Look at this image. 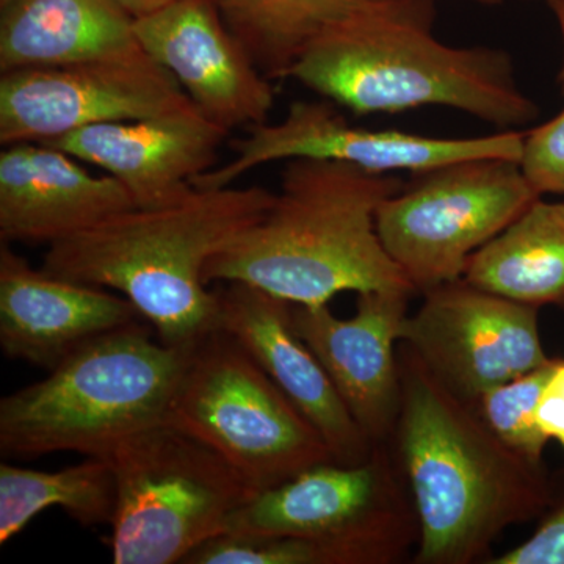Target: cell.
I'll return each mask as SVG.
<instances>
[{
	"instance_id": "2",
	"label": "cell",
	"mask_w": 564,
	"mask_h": 564,
	"mask_svg": "<svg viewBox=\"0 0 564 564\" xmlns=\"http://www.w3.org/2000/svg\"><path fill=\"white\" fill-rule=\"evenodd\" d=\"M403 184L347 163L289 161L269 209L207 262L203 280L245 282L303 306L343 292L417 295L377 229L378 207Z\"/></svg>"
},
{
	"instance_id": "15",
	"label": "cell",
	"mask_w": 564,
	"mask_h": 564,
	"mask_svg": "<svg viewBox=\"0 0 564 564\" xmlns=\"http://www.w3.org/2000/svg\"><path fill=\"white\" fill-rule=\"evenodd\" d=\"M229 132L195 104L141 120L88 126L41 143L99 166L120 182L135 207L165 206L193 191L214 169Z\"/></svg>"
},
{
	"instance_id": "7",
	"label": "cell",
	"mask_w": 564,
	"mask_h": 564,
	"mask_svg": "<svg viewBox=\"0 0 564 564\" xmlns=\"http://www.w3.org/2000/svg\"><path fill=\"white\" fill-rule=\"evenodd\" d=\"M225 533L310 541L326 564H397L417 547L419 522L386 443L361 463H318L256 492Z\"/></svg>"
},
{
	"instance_id": "16",
	"label": "cell",
	"mask_w": 564,
	"mask_h": 564,
	"mask_svg": "<svg viewBox=\"0 0 564 564\" xmlns=\"http://www.w3.org/2000/svg\"><path fill=\"white\" fill-rule=\"evenodd\" d=\"M218 329L250 352L263 372L322 434L333 459L358 464L375 444L359 429L317 356L295 332L292 303L245 282L215 291Z\"/></svg>"
},
{
	"instance_id": "19",
	"label": "cell",
	"mask_w": 564,
	"mask_h": 564,
	"mask_svg": "<svg viewBox=\"0 0 564 564\" xmlns=\"http://www.w3.org/2000/svg\"><path fill=\"white\" fill-rule=\"evenodd\" d=\"M141 50L113 0H0V70L43 68Z\"/></svg>"
},
{
	"instance_id": "22",
	"label": "cell",
	"mask_w": 564,
	"mask_h": 564,
	"mask_svg": "<svg viewBox=\"0 0 564 564\" xmlns=\"http://www.w3.org/2000/svg\"><path fill=\"white\" fill-rule=\"evenodd\" d=\"M117 484L109 459L87 456L57 473L0 464V544L20 534L36 514L62 508L82 525L110 524Z\"/></svg>"
},
{
	"instance_id": "26",
	"label": "cell",
	"mask_w": 564,
	"mask_h": 564,
	"mask_svg": "<svg viewBox=\"0 0 564 564\" xmlns=\"http://www.w3.org/2000/svg\"><path fill=\"white\" fill-rule=\"evenodd\" d=\"M486 564H564V492L554 499L532 536Z\"/></svg>"
},
{
	"instance_id": "32",
	"label": "cell",
	"mask_w": 564,
	"mask_h": 564,
	"mask_svg": "<svg viewBox=\"0 0 564 564\" xmlns=\"http://www.w3.org/2000/svg\"><path fill=\"white\" fill-rule=\"evenodd\" d=\"M547 2H551V0H547Z\"/></svg>"
},
{
	"instance_id": "27",
	"label": "cell",
	"mask_w": 564,
	"mask_h": 564,
	"mask_svg": "<svg viewBox=\"0 0 564 564\" xmlns=\"http://www.w3.org/2000/svg\"><path fill=\"white\" fill-rule=\"evenodd\" d=\"M536 422L549 440L558 441L564 448V397L544 388L536 404Z\"/></svg>"
},
{
	"instance_id": "10",
	"label": "cell",
	"mask_w": 564,
	"mask_h": 564,
	"mask_svg": "<svg viewBox=\"0 0 564 564\" xmlns=\"http://www.w3.org/2000/svg\"><path fill=\"white\" fill-rule=\"evenodd\" d=\"M525 132L499 131L470 139H440L395 129L355 126L326 102L295 101L284 120L254 126L232 144L234 158L193 182L195 188L231 187L265 163L311 159L347 163L372 173H421L469 159L521 161Z\"/></svg>"
},
{
	"instance_id": "29",
	"label": "cell",
	"mask_w": 564,
	"mask_h": 564,
	"mask_svg": "<svg viewBox=\"0 0 564 564\" xmlns=\"http://www.w3.org/2000/svg\"><path fill=\"white\" fill-rule=\"evenodd\" d=\"M545 388L564 397V359H554Z\"/></svg>"
},
{
	"instance_id": "30",
	"label": "cell",
	"mask_w": 564,
	"mask_h": 564,
	"mask_svg": "<svg viewBox=\"0 0 564 564\" xmlns=\"http://www.w3.org/2000/svg\"><path fill=\"white\" fill-rule=\"evenodd\" d=\"M552 10H554L556 21H558L560 33H562L564 51V0H551Z\"/></svg>"
},
{
	"instance_id": "5",
	"label": "cell",
	"mask_w": 564,
	"mask_h": 564,
	"mask_svg": "<svg viewBox=\"0 0 564 564\" xmlns=\"http://www.w3.org/2000/svg\"><path fill=\"white\" fill-rule=\"evenodd\" d=\"M195 344L154 340L137 322L82 345L44 380L0 400V452L106 456L165 421Z\"/></svg>"
},
{
	"instance_id": "28",
	"label": "cell",
	"mask_w": 564,
	"mask_h": 564,
	"mask_svg": "<svg viewBox=\"0 0 564 564\" xmlns=\"http://www.w3.org/2000/svg\"><path fill=\"white\" fill-rule=\"evenodd\" d=\"M118 7L126 14L132 18L133 21L140 20V18L150 17L155 11L165 9V7L172 6L177 0H113Z\"/></svg>"
},
{
	"instance_id": "20",
	"label": "cell",
	"mask_w": 564,
	"mask_h": 564,
	"mask_svg": "<svg viewBox=\"0 0 564 564\" xmlns=\"http://www.w3.org/2000/svg\"><path fill=\"white\" fill-rule=\"evenodd\" d=\"M463 280L516 303L564 311V204L543 196L480 248Z\"/></svg>"
},
{
	"instance_id": "12",
	"label": "cell",
	"mask_w": 564,
	"mask_h": 564,
	"mask_svg": "<svg viewBox=\"0 0 564 564\" xmlns=\"http://www.w3.org/2000/svg\"><path fill=\"white\" fill-rule=\"evenodd\" d=\"M404 317L400 343L456 395L481 393L551 361L541 344L538 310L462 280L422 293Z\"/></svg>"
},
{
	"instance_id": "14",
	"label": "cell",
	"mask_w": 564,
	"mask_h": 564,
	"mask_svg": "<svg viewBox=\"0 0 564 564\" xmlns=\"http://www.w3.org/2000/svg\"><path fill=\"white\" fill-rule=\"evenodd\" d=\"M411 293H358L351 318L328 304H292L293 326L332 378L334 388L372 444L391 441L402 406L400 332Z\"/></svg>"
},
{
	"instance_id": "3",
	"label": "cell",
	"mask_w": 564,
	"mask_h": 564,
	"mask_svg": "<svg viewBox=\"0 0 564 564\" xmlns=\"http://www.w3.org/2000/svg\"><path fill=\"white\" fill-rule=\"evenodd\" d=\"M274 192L193 188L159 207H133L47 247L52 276L120 292L169 345L218 329V299L204 269L269 209Z\"/></svg>"
},
{
	"instance_id": "11",
	"label": "cell",
	"mask_w": 564,
	"mask_h": 564,
	"mask_svg": "<svg viewBox=\"0 0 564 564\" xmlns=\"http://www.w3.org/2000/svg\"><path fill=\"white\" fill-rule=\"evenodd\" d=\"M143 50L96 61L7 70L0 77V143L51 141L104 122L192 106Z\"/></svg>"
},
{
	"instance_id": "17",
	"label": "cell",
	"mask_w": 564,
	"mask_h": 564,
	"mask_svg": "<svg viewBox=\"0 0 564 564\" xmlns=\"http://www.w3.org/2000/svg\"><path fill=\"white\" fill-rule=\"evenodd\" d=\"M139 318L124 296L32 269L2 242L0 348L7 358L52 370L82 345Z\"/></svg>"
},
{
	"instance_id": "1",
	"label": "cell",
	"mask_w": 564,
	"mask_h": 564,
	"mask_svg": "<svg viewBox=\"0 0 564 564\" xmlns=\"http://www.w3.org/2000/svg\"><path fill=\"white\" fill-rule=\"evenodd\" d=\"M397 352L402 406L389 445L417 514L413 563L488 558L505 530L545 513L554 481L543 464L505 445L408 345Z\"/></svg>"
},
{
	"instance_id": "13",
	"label": "cell",
	"mask_w": 564,
	"mask_h": 564,
	"mask_svg": "<svg viewBox=\"0 0 564 564\" xmlns=\"http://www.w3.org/2000/svg\"><path fill=\"white\" fill-rule=\"evenodd\" d=\"M141 50L173 74L215 124L231 132L263 124L274 107L270 80L212 0H177L133 21Z\"/></svg>"
},
{
	"instance_id": "21",
	"label": "cell",
	"mask_w": 564,
	"mask_h": 564,
	"mask_svg": "<svg viewBox=\"0 0 564 564\" xmlns=\"http://www.w3.org/2000/svg\"><path fill=\"white\" fill-rule=\"evenodd\" d=\"M270 80H285L323 32L356 18L395 13L429 0H212Z\"/></svg>"
},
{
	"instance_id": "9",
	"label": "cell",
	"mask_w": 564,
	"mask_h": 564,
	"mask_svg": "<svg viewBox=\"0 0 564 564\" xmlns=\"http://www.w3.org/2000/svg\"><path fill=\"white\" fill-rule=\"evenodd\" d=\"M541 198L519 162L469 159L414 173L381 203L377 229L419 295L462 280L470 258Z\"/></svg>"
},
{
	"instance_id": "6",
	"label": "cell",
	"mask_w": 564,
	"mask_h": 564,
	"mask_svg": "<svg viewBox=\"0 0 564 564\" xmlns=\"http://www.w3.org/2000/svg\"><path fill=\"white\" fill-rule=\"evenodd\" d=\"M101 458L117 484L109 540L115 564L182 563L225 533L258 492L210 445L166 421Z\"/></svg>"
},
{
	"instance_id": "18",
	"label": "cell",
	"mask_w": 564,
	"mask_h": 564,
	"mask_svg": "<svg viewBox=\"0 0 564 564\" xmlns=\"http://www.w3.org/2000/svg\"><path fill=\"white\" fill-rule=\"evenodd\" d=\"M68 152L21 141L0 152V239L58 242L135 207L113 177L95 176Z\"/></svg>"
},
{
	"instance_id": "31",
	"label": "cell",
	"mask_w": 564,
	"mask_h": 564,
	"mask_svg": "<svg viewBox=\"0 0 564 564\" xmlns=\"http://www.w3.org/2000/svg\"><path fill=\"white\" fill-rule=\"evenodd\" d=\"M429 2H433V0H429ZM473 2L484 3V6H494V3H499L500 0H473Z\"/></svg>"
},
{
	"instance_id": "8",
	"label": "cell",
	"mask_w": 564,
	"mask_h": 564,
	"mask_svg": "<svg viewBox=\"0 0 564 564\" xmlns=\"http://www.w3.org/2000/svg\"><path fill=\"white\" fill-rule=\"evenodd\" d=\"M165 421L210 445L256 491L334 462L313 423L221 329L193 347Z\"/></svg>"
},
{
	"instance_id": "23",
	"label": "cell",
	"mask_w": 564,
	"mask_h": 564,
	"mask_svg": "<svg viewBox=\"0 0 564 564\" xmlns=\"http://www.w3.org/2000/svg\"><path fill=\"white\" fill-rule=\"evenodd\" d=\"M552 364L554 359L489 389L473 402L489 430L511 451L534 464H543L545 444L549 443V437L538 426L536 404L547 383Z\"/></svg>"
},
{
	"instance_id": "24",
	"label": "cell",
	"mask_w": 564,
	"mask_h": 564,
	"mask_svg": "<svg viewBox=\"0 0 564 564\" xmlns=\"http://www.w3.org/2000/svg\"><path fill=\"white\" fill-rule=\"evenodd\" d=\"M182 564H326L321 549L296 538L221 533L192 552Z\"/></svg>"
},
{
	"instance_id": "4",
	"label": "cell",
	"mask_w": 564,
	"mask_h": 564,
	"mask_svg": "<svg viewBox=\"0 0 564 564\" xmlns=\"http://www.w3.org/2000/svg\"><path fill=\"white\" fill-rule=\"evenodd\" d=\"M289 79L356 115L444 107L518 131L540 113L507 51L451 46L433 35L432 2L328 29Z\"/></svg>"
},
{
	"instance_id": "25",
	"label": "cell",
	"mask_w": 564,
	"mask_h": 564,
	"mask_svg": "<svg viewBox=\"0 0 564 564\" xmlns=\"http://www.w3.org/2000/svg\"><path fill=\"white\" fill-rule=\"evenodd\" d=\"M558 79L564 93V51ZM519 165L541 196L564 195V109L554 120L525 132Z\"/></svg>"
}]
</instances>
